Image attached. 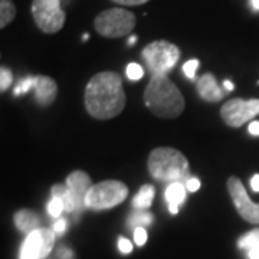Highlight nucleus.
<instances>
[{
	"mask_svg": "<svg viewBox=\"0 0 259 259\" xmlns=\"http://www.w3.org/2000/svg\"><path fill=\"white\" fill-rule=\"evenodd\" d=\"M59 258L61 259H74V252L68 248H59V252H58Z\"/></svg>",
	"mask_w": 259,
	"mask_h": 259,
	"instance_id": "7c9ffc66",
	"label": "nucleus"
},
{
	"mask_svg": "<svg viewBox=\"0 0 259 259\" xmlns=\"http://www.w3.org/2000/svg\"><path fill=\"white\" fill-rule=\"evenodd\" d=\"M88 37H90V35H88V33H85V35H83V36H82V39H83V40H87Z\"/></svg>",
	"mask_w": 259,
	"mask_h": 259,
	"instance_id": "4c0bfd02",
	"label": "nucleus"
},
{
	"mask_svg": "<svg viewBox=\"0 0 259 259\" xmlns=\"http://www.w3.org/2000/svg\"><path fill=\"white\" fill-rule=\"evenodd\" d=\"M228 190L236 207V212L241 214L242 219L252 225H259V203H253L250 200L249 194L239 177L232 176L228 179Z\"/></svg>",
	"mask_w": 259,
	"mask_h": 259,
	"instance_id": "9d476101",
	"label": "nucleus"
},
{
	"mask_svg": "<svg viewBox=\"0 0 259 259\" xmlns=\"http://www.w3.org/2000/svg\"><path fill=\"white\" fill-rule=\"evenodd\" d=\"M125 74L130 81H140L143 76H144V69L143 66L136 62L127 65V69H125Z\"/></svg>",
	"mask_w": 259,
	"mask_h": 259,
	"instance_id": "412c9836",
	"label": "nucleus"
},
{
	"mask_svg": "<svg viewBox=\"0 0 259 259\" xmlns=\"http://www.w3.org/2000/svg\"><path fill=\"white\" fill-rule=\"evenodd\" d=\"M250 187L253 192L259 193V175H255V176L250 179Z\"/></svg>",
	"mask_w": 259,
	"mask_h": 259,
	"instance_id": "473e14b6",
	"label": "nucleus"
},
{
	"mask_svg": "<svg viewBox=\"0 0 259 259\" xmlns=\"http://www.w3.org/2000/svg\"><path fill=\"white\" fill-rule=\"evenodd\" d=\"M153 222V214L148 212H144V210H137L134 212L128 219V226L130 228H144L150 223Z\"/></svg>",
	"mask_w": 259,
	"mask_h": 259,
	"instance_id": "aec40b11",
	"label": "nucleus"
},
{
	"mask_svg": "<svg viewBox=\"0 0 259 259\" xmlns=\"http://www.w3.org/2000/svg\"><path fill=\"white\" fill-rule=\"evenodd\" d=\"M147 108L160 118H176L185 110V98L167 75H154L144 91Z\"/></svg>",
	"mask_w": 259,
	"mask_h": 259,
	"instance_id": "f03ea898",
	"label": "nucleus"
},
{
	"mask_svg": "<svg viewBox=\"0 0 259 259\" xmlns=\"http://www.w3.org/2000/svg\"><path fill=\"white\" fill-rule=\"evenodd\" d=\"M118 248L122 253H130L133 250V243L125 238H120L118 239Z\"/></svg>",
	"mask_w": 259,
	"mask_h": 259,
	"instance_id": "bb28decb",
	"label": "nucleus"
},
{
	"mask_svg": "<svg viewBox=\"0 0 259 259\" xmlns=\"http://www.w3.org/2000/svg\"><path fill=\"white\" fill-rule=\"evenodd\" d=\"M32 16L37 28L45 33H56L65 25V12L61 0H33Z\"/></svg>",
	"mask_w": 259,
	"mask_h": 259,
	"instance_id": "0eeeda50",
	"label": "nucleus"
},
{
	"mask_svg": "<svg viewBox=\"0 0 259 259\" xmlns=\"http://www.w3.org/2000/svg\"><path fill=\"white\" fill-rule=\"evenodd\" d=\"M35 97H36V101L44 105V107H48L51 105L52 102L55 101L56 94H58V87H56V82L49 78V76H45V75H39V76H35Z\"/></svg>",
	"mask_w": 259,
	"mask_h": 259,
	"instance_id": "ddd939ff",
	"label": "nucleus"
},
{
	"mask_svg": "<svg viewBox=\"0 0 259 259\" xmlns=\"http://www.w3.org/2000/svg\"><path fill=\"white\" fill-rule=\"evenodd\" d=\"M186 192H187V187L185 183L182 182L170 183L166 189V202L168 204H175L180 207L186 200Z\"/></svg>",
	"mask_w": 259,
	"mask_h": 259,
	"instance_id": "2eb2a0df",
	"label": "nucleus"
},
{
	"mask_svg": "<svg viewBox=\"0 0 259 259\" xmlns=\"http://www.w3.org/2000/svg\"><path fill=\"white\" fill-rule=\"evenodd\" d=\"M143 59L148 68L151 76L154 75H167L180 58V49L167 40H156L148 44L141 52Z\"/></svg>",
	"mask_w": 259,
	"mask_h": 259,
	"instance_id": "39448f33",
	"label": "nucleus"
},
{
	"mask_svg": "<svg viewBox=\"0 0 259 259\" xmlns=\"http://www.w3.org/2000/svg\"><path fill=\"white\" fill-rule=\"evenodd\" d=\"M154 187L151 185H144L139 190V193L136 194V197L133 199V206L137 209V210H146L148 209L151 203H153V199H154Z\"/></svg>",
	"mask_w": 259,
	"mask_h": 259,
	"instance_id": "dca6fc26",
	"label": "nucleus"
},
{
	"mask_svg": "<svg viewBox=\"0 0 259 259\" xmlns=\"http://www.w3.org/2000/svg\"><path fill=\"white\" fill-rule=\"evenodd\" d=\"M186 187H187L189 192H196V190H199V187H200V180L196 179V177H190V179L186 182Z\"/></svg>",
	"mask_w": 259,
	"mask_h": 259,
	"instance_id": "c756f323",
	"label": "nucleus"
},
{
	"mask_svg": "<svg viewBox=\"0 0 259 259\" xmlns=\"http://www.w3.org/2000/svg\"><path fill=\"white\" fill-rule=\"evenodd\" d=\"M16 18V6L12 0H0V28H6Z\"/></svg>",
	"mask_w": 259,
	"mask_h": 259,
	"instance_id": "f3484780",
	"label": "nucleus"
},
{
	"mask_svg": "<svg viewBox=\"0 0 259 259\" xmlns=\"http://www.w3.org/2000/svg\"><path fill=\"white\" fill-rule=\"evenodd\" d=\"M12 83V72L8 68H2L0 69V90L6 91Z\"/></svg>",
	"mask_w": 259,
	"mask_h": 259,
	"instance_id": "393cba45",
	"label": "nucleus"
},
{
	"mask_svg": "<svg viewBox=\"0 0 259 259\" xmlns=\"http://www.w3.org/2000/svg\"><path fill=\"white\" fill-rule=\"evenodd\" d=\"M114 3H118L121 6H140L147 3L148 0H112Z\"/></svg>",
	"mask_w": 259,
	"mask_h": 259,
	"instance_id": "c85d7f7f",
	"label": "nucleus"
},
{
	"mask_svg": "<svg viewBox=\"0 0 259 259\" xmlns=\"http://www.w3.org/2000/svg\"><path fill=\"white\" fill-rule=\"evenodd\" d=\"M249 5L255 12H259V0H249Z\"/></svg>",
	"mask_w": 259,
	"mask_h": 259,
	"instance_id": "c9c22d12",
	"label": "nucleus"
},
{
	"mask_svg": "<svg viewBox=\"0 0 259 259\" xmlns=\"http://www.w3.org/2000/svg\"><path fill=\"white\" fill-rule=\"evenodd\" d=\"M95 30L105 37H121L136 28V16L130 10L112 8L101 12L94 22Z\"/></svg>",
	"mask_w": 259,
	"mask_h": 259,
	"instance_id": "423d86ee",
	"label": "nucleus"
},
{
	"mask_svg": "<svg viewBox=\"0 0 259 259\" xmlns=\"http://www.w3.org/2000/svg\"><path fill=\"white\" fill-rule=\"evenodd\" d=\"M51 194H52V197H58V199H61V200L64 202L65 210H66V212H75L74 200H72V196L69 193L66 185L52 186Z\"/></svg>",
	"mask_w": 259,
	"mask_h": 259,
	"instance_id": "a211bd4d",
	"label": "nucleus"
},
{
	"mask_svg": "<svg viewBox=\"0 0 259 259\" xmlns=\"http://www.w3.org/2000/svg\"><path fill=\"white\" fill-rule=\"evenodd\" d=\"M238 246L241 249H245L246 252L250 249H255V248H259V228L241 236L239 241H238Z\"/></svg>",
	"mask_w": 259,
	"mask_h": 259,
	"instance_id": "6ab92c4d",
	"label": "nucleus"
},
{
	"mask_svg": "<svg viewBox=\"0 0 259 259\" xmlns=\"http://www.w3.org/2000/svg\"><path fill=\"white\" fill-rule=\"evenodd\" d=\"M54 229L39 228L26 236L22 243L19 259H45L52 252L55 243Z\"/></svg>",
	"mask_w": 259,
	"mask_h": 259,
	"instance_id": "1a4fd4ad",
	"label": "nucleus"
},
{
	"mask_svg": "<svg viewBox=\"0 0 259 259\" xmlns=\"http://www.w3.org/2000/svg\"><path fill=\"white\" fill-rule=\"evenodd\" d=\"M54 232L56 235H64L65 231H66V221L65 219H58L55 223H54Z\"/></svg>",
	"mask_w": 259,
	"mask_h": 259,
	"instance_id": "cd10ccee",
	"label": "nucleus"
},
{
	"mask_svg": "<svg viewBox=\"0 0 259 259\" xmlns=\"http://www.w3.org/2000/svg\"><path fill=\"white\" fill-rule=\"evenodd\" d=\"M66 187L72 196L75 204V212H81L85 207V197L93 187L91 177L88 176L82 170H75L69 176L66 177Z\"/></svg>",
	"mask_w": 259,
	"mask_h": 259,
	"instance_id": "9b49d317",
	"label": "nucleus"
},
{
	"mask_svg": "<svg viewBox=\"0 0 259 259\" xmlns=\"http://www.w3.org/2000/svg\"><path fill=\"white\" fill-rule=\"evenodd\" d=\"M30 88H35V78L28 76V78L22 79V81L15 87V91H13V93H15L16 97H19V95H23V94L29 93Z\"/></svg>",
	"mask_w": 259,
	"mask_h": 259,
	"instance_id": "5701e85b",
	"label": "nucleus"
},
{
	"mask_svg": "<svg viewBox=\"0 0 259 259\" xmlns=\"http://www.w3.org/2000/svg\"><path fill=\"white\" fill-rule=\"evenodd\" d=\"M147 167L151 176L164 183H186L190 179V164L176 148H154L148 156Z\"/></svg>",
	"mask_w": 259,
	"mask_h": 259,
	"instance_id": "7ed1b4c3",
	"label": "nucleus"
},
{
	"mask_svg": "<svg viewBox=\"0 0 259 259\" xmlns=\"http://www.w3.org/2000/svg\"><path fill=\"white\" fill-rule=\"evenodd\" d=\"M15 225L19 231L29 235L33 231L39 229L40 221H39V216L36 213L23 209V210H19V212L15 213Z\"/></svg>",
	"mask_w": 259,
	"mask_h": 259,
	"instance_id": "4468645a",
	"label": "nucleus"
},
{
	"mask_svg": "<svg viewBox=\"0 0 259 259\" xmlns=\"http://www.w3.org/2000/svg\"><path fill=\"white\" fill-rule=\"evenodd\" d=\"M196 88H197V93L200 95V98L204 101L218 102L222 101L225 98V91L219 88V85L216 83V78L210 72L202 75L197 79Z\"/></svg>",
	"mask_w": 259,
	"mask_h": 259,
	"instance_id": "f8f14e48",
	"label": "nucleus"
},
{
	"mask_svg": "<svg viewBox=\"0 0 259 259\" xmlns=\"http://www.w3.org/2000/svg\"><path fill=\"white\" fill-rule=\"evenodd\" d=\"M137 42V36H130L128 39V45H134Z\"/></svg>",
	"mask_w": 259,
	"mask_h": 259,
	"instance_id": "e433bc0d",
	"label": "nucleus"
},
{
	"mask_svg": "<svg viewBox=\"0 0 259 259\" xmlns=\"http://www.w3.org/2000/svg\"><path fill=\"white\" fill-rule=\"evenodd\" d=\"M221 115L229 127L239 128L245 122L259 115V100H229L222 105Z\"/></svg>",
	"mask_w": 259,
	"mask_h": 259,
	"instance_id": "6e6552de",
	"label": "nucleus"
},
{
	"mask_svg": "<svg viewBox=\"0 0 259 259\" xmlns=\"http://www.w3.org/2000/svg\"><path fill=\"white\" fill-rule=\"evenodd\" d=\"M248 130H249V134H252V136H259V121H252Z\"/></svg>",
	"mask_w": 259,
	"mask_h": 259,
	"instance_id": "2f4dec72",
	"label": "nucleus"
},
{
	"mask_svg": "<svg viewBox=\"0 0 259 259\" xmlns=\"http://www.w3.org/2000/svg\"><path fill=\"white\" fill-rule=\"evenodd\" d=\"M199 68V61L197 59H190V61H187L185 65H183V72L185 75L190 79V81H193L194 76H196V69Z\"/></svg>",
	"mask_w": 259,
	"mask_h": 259,
	"instance_id": "b1692460",
	"label": "nucleus"
},
{
	"mask_svg": "<svg viewBox=\"0 0 259 259\" xmlns=\"http://www.w3.org/2000/svg\"><path fill=\"white\" fill-rule=\"evenodd\" d=\"M248 258L249 259H259V248L248 250Z\"/></svg>",
	"mask_w": 259,
	"mask_h": 259,
	"instance_id": "f704fd0d",
	"label": "nucleus"
},
{
	"mask_svg": "<svg viewBox=\"0 0 259 259\" xmlns=\"http://www.w3.org/2000/svg\"><path fill=\"white\" fill-rule=\"evenodd\" d=\"M128 196V187L118 180H104L95 183L85 197V207L91 210L112 209L122 203Z\"/></svg>",
	"mask_w": 259,
	"mask_h": 259,
	"instance_id": "20e7f679",
	"label": "nucleus"
},
{
	"mask_svg": "<svg viewBox=\"0 0 259 259\" xmlns=\"http://www.w3.org/2000/svg\"><path fill=\"white\" fill-rule=\"evenodd\" d=\"M65 210L64 202L58 197H52L48 203V213L52 216V218H59L62 212Z\"/></svg>",
	"mask_w": 259,
	"mask_h": 259,
	"instance_id": "4be33fe9",
	"label": "nucleus"
},
{
	"mask_svg": "<svg viewBox=\"0 0 259 259\" xmlns=\"http://www.w3.org/2000/svg\"><path fill=\"white\" fill-rule=\"evenodd\" d=\"M85 108L97 120L117 117L125 107V94L121 76L117 72L105 71L94 75L85 87Z\"/></svg>",
	"mask_w": 259,
	"mask_h": 259,
	"instance_id": "f257e3e1",
	"label": "nucleus"
},
{
	"mask_svg": "<svg viewBox=\"0 0 259 259\" xmlns=\"http://www.w3.org/2000/svg\"><path fill=\"white\" fill-rule=\"evenodd\" d=\"M134 241L139 246H143L147 242V232L144 228H136L134 229Z\"/></svg>",
	"mask_w": 259,
	"mask_h": 259,
	"instance_id": "a878e982",
	"label": "nucleus"
},
{
	"mask_svg": "<svg viewBox=\"0 0 259 259\" xmlns=\"http://www.w3.org/2000/svg\"><path fill=\"white\" fill-rule=\"evenodd\" d=\"M223 87H225L226 93H231V91L235 90V85H233V82H231L229 79H225V81H223Z\"/></svg>",
	"mask_w": 259,
	"mask_h": 259,
	"instance_id": "72a5a7b5",
	"label": "nucleus"
}]
</instances>
